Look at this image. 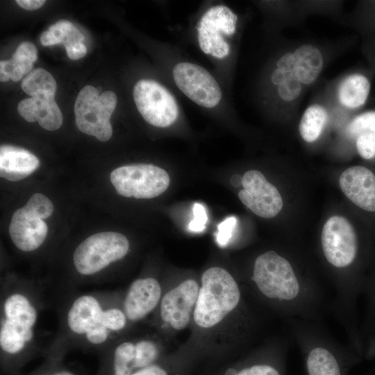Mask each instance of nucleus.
Wrapping results in <instances>:
<instances>
[{
    "label": "nucleus",
    "instance_id": "nucleus-19",
    "mask_svg": "<svg viewBox=\"0 0 375 375\" xmlns=\"http://www.w3.org/2000/svg\"><path fill=\"white\" fill-rule=\"evenodd\" d=\"M340 187L346 197L358 207L375 211V175L362 166H353L344 170L339 179Z\"/></svg>",
    "mask_w": 375,
    "mask_h": 375
},
{
    "label": "nucleus",
    "instance_id": "nucleus-16",
    "mask_svg": "<svg viewBox=\"0 0 375 375\" xmlns=\"http://www.w3.org/2000/svg\"><path fill=\"white\" fill-rule=\"evenodd\" d=\"M163 287L156 277L135 279L122 292V306L133 326L144 323L156 312L162 299Z\"/></svg>",
    "mask_w": 375,
    "mask_h": 375
},
{
    "label": "nucleus",
    "instance_id": "nucleus-20",
    "mask_svg": "<svg viewBox=\"0 0 375 375\" xmlns=\"http://www.w3.org/2000/svg\"><path fill=\"white\" fill-rule=\"evenodd\" d=\"M17 110L21 117L28 122L38 121L47 131L58 129L62 123V112L54 97L38 96L19 101Z\"/></svg>",
    "mask_w": 375,
    "mask_h": 375
},
{
    "label": "nucleus",
    "instance_id": "nucleus-22",
    "mask_svg": "<svg viewBox=\"0 0 375 375\" xmlns=\"http://www.w3.org/2000/svg\"><path fill=\"white\" fill-rule=\"evenodd\" d=\"M271 82L277 86L278 94L283 101H292L299 97L302 88L294 72L292 53H286L278 59Z\"/></svg>",
    "mask_w": 375,
    "mask_h": 375
},
{
    "label": "nucleus",
    "instance_id": "nucleus-13",
    "mask_svg": "<svg viewBox=\"0 0 375 375\" xmlns=\"http://www.w3.org/2000/svg\"><path fill=\"white\" fill-rule=\"evenodd\" d=\"M172 76L177 88L199 107L211 109L222 99V90L215 78L206 68L181 61L172 67Z\"/></svg>",
    "mask_w": 375,
    "mask_h": 375
},
{
    "label": "nucleus",
    "instance_id": "nucleus-7",
    "mask_svg": "<svg viewBox=\"0 0 375 375\" xmlns=\"http://www.w3.org/2000/svg\"><path fill=\"white\" fill-rule=\"evenodd\" d=\"M130 249V242L123 234L103 231L88 236L74 249L72 262L74 277L65 290L77 289V283L92 281L108 268L124 259Z\"/></svg>",
    "mask_w": 375,
    "mask_h": 375
},
{
    "label": "nucleus",
    "instance_id": "nucleus-28",
    "mask_svg": "<svg viewBox=\"0 0 375 375\" xmlns=\"http://www.w3.org/2000/svg\"><path fill=\"white\" fill-rule=\"evenodd\" d=\"M48 30L53 33L58 44H64L65 47L83 42L84 40V35L72 22L67 20H60L50 26Z\"/></svg>",
    "mask_w": 375,
    "mask_h": 375
},
{
    "label": "nucleus",
    "instance_id": "nucleus-32",
    "mask_svg": "<svg viewBox=\"0 0 375 375\" xmlns=\"http://www.w3.org/2000/svg\"><path fill=\"white\" fill-rule=\"evenodd\" d=\"M356 148L359 155L365 159L375 156V133H365L358 136Z\"/></svg>",
    "mask_w": 375,
    "mask_h": 375
},
{
    "label": "nucleus",
    "instance_id": "nucleus-24",
    "mask_svg": "<svg viewBox=\"0 0 375 375\" xmlns=\"http://www.w3.org/2000/svg\"><path fill=\"white\" fill-rule=\"evenodd\" d=\"M369 90L370 83L365 76L353 74L347 76L340 84L338 97L345 107L356 108L365 103Z\"/></svg>",
    "mask_w": 375,
    "mask_h": 375
},
{
    "label": "nucleus",
    "instance_id": "nucleus-36",
    "mask_svg": "<svg viewBox=\"0 0 375 375\" xmlns=\"http://www.w3.org/2000/svg\"><path fill=\"white\" fill-rule=\"evenodd\" d=\"M67 54L71 60H78L87 53V47L83 42H78L65 47Z\"/></svg>",
    "mask_w": 375,
    "mask_h": 375
},
{
    "label": "nucleus",
    "instance_id": "nucleus-9",
    "mask_svg": "<svg viewBox=\"0 0 375 375\" xmlns=\"http://www.w3.org/2000/svg\"><path fill=\"white\" fill-rule=\"evenodd\" d=\"M117 102L115 93L107 90L99 95L92 85L85 86L78 93L74 104L75 122L83 133L94 136L101 142L110 139L112 128L110 118Z\"/></svg>",
    "mask_w": 375,
    "mask_h": 375
},
{
    "label": "nucleus",
    "instance_id": "nucleus-25",
    "mask_svg": "<svg viewBox=\"0 0 375 375\" xmlns=\"http://www.w3.org/2000/svg\"><path fill=\"white\" fill-rule=\"evenodd\" d=\"M195 358L188 355L166 356L131 375H190Z\"/></svg>",
    "mask_w": 375,
    "mask_h": 375
},
{
    "label": "nucleus",
    "instance_id": "nucleus-26",
    "mask_svg": "<svg viewBox=\"0 0 375 375\" xmlns=\"http://www.w3.org/2000/svg\"><path fill=\"white\" fill-rule=\"evenodd\" d=\"M327 119L328 113L324 107L317 104L308 107L299 125L301 138L307 142L315 141L321 135Z\"/></svg>",
    "mask_w": 375,
    "mask_h": 375
},
{
    "label": "nucleus",
    "instance_id": "nucleus-5",
    "mask_svg": "<svg viewBox=\"0 0 375 375\" xmlns=\"http://www.w3.org/2000/svg\"><path fill=\"white\" fill-rule=\"evenodd\" d=\"M192 323L203 331L213 330L235 313L247 312L241 288L226 269L212 267L202 274Z\"/></svg>",
    "mask_w": 375,
    "mask_h": 375
},
{
    "label": "nucleus",
    "instance_id": "nucleus-1",
    "mask_svg": "<svg viewBox=\"0 0 375 375\" xmlns=\"http://www.w3.org/2000/svg\"><path fill=\"white\" fill-rule=\"evenodd\" d=\"M58 327L44 358H64L71 349L100 353L133 326L122 306V292L49 290Z\"/></svg>",
    "mask_w": 375,
    "mask_h": 375
},
{
    "label": "nucleus",
    "instance_id": "nucleus-37",
    "mask_svg": "<svg viewBox=\"0 0 375 375\" xmlns=\"http://www.w3.org/2000/svg\"><path fill=\"white\" fill-rule=\"evenodd\" d=\"M20 7L28 10H33L40 8L44 3V0H17L15 1Z\"/></svg>",
    "mask_w": 375,
    "mask_h": 375
},
{
    "label": "nucleus",
    "instance_id": "nucleus-18",
    "mask_svg": "<svg viewBox=\"0 0 375 375\" xmlns=\"http://www.w3.org/2000/svg\"><path fill=\"white\" fill-rule=\"evenodd\" d=\"M8 232L16 248L22 252L31 253L40 249L45 242L48 227L44 221L21 208L13 213Z\"/></svg>",
    "mask_w": 375,
    "mask_h": 375
},
{
    "label": "nucleus",
    "instance_id": "nucleus-27",
    "mask_svg": "<svg viewBox=\"0 0 375 375\" xmlns=\"http://www.w3.org/2000/svg\"><path fill=\"white\" fill-rule=\"evenodd\" d=\"M21 87L31 97H54L57 85L55 78L49 72L43 68H37L25 76Z\"/></svg>",
    "mask_w": 375,
    "mask_h": 375
},
{
    "label": "nucleus",
    "instance_id": "nucleus-14",
    "mask_svg": "<svg viewBox=\"0 0 375 375\" xmlns=\"http://www.w3.org/2000/svg\"><path fill=\"white\" fill-rule=\"evenodd\" d=\"M321 247L326 262L333 267L338 270L349 267L358 253V240L353 227L344 217H331L322 231Z\"/></svg>",
    "mask_w": 375,
    "mask_h": 375
},
{
    "label": "nucleus",
    "instance_id": "nucleus-12",
    "mask_svg": "<svg viewBox=\"0 0 375 375\" xmlns=\"http://www.w3.org/2000/svg\"><path fill=\"white\" fill-rule=\"evenodd\" d=\"M133 97L138 112L149 124L158 128L173 125L180 115L174 94L160 83L140 79L134 85Z\"/></svg>",
    "mask_w": 375,
    "mask_h": 375
},
{
    "label": "nucleus",
    "instance_id": "nucleus-8",
    "mask_svg": "<svg viewBox=\"0 0 375 375\" xmlns=\"http://www.w3.org/2000/svg\"><path fill=\"white\" fill-rule=\"evenodd\" d=\"M200 285L195 279L186 278L164 289L151 325L158 331L180 332L187 328L192 323Z\"/></svg>",
    "mask_w": 375,
    "mask_h": 375
},
{
    "label": "nucleus",
    "instance_id": "nucleus-35",
    "mask_svg": "<svg viewBox=\"0 0 375 375\" xmlns=\"http://www.w3.org/2000/svg\"><path fill=\"white\" fill-rule=\"evenodd\" d=\"M17 56L23 57L33 62L37 60V49L35 46L29 42H22L14 53Z\"/></svg>",
    "mask_w": 375,
    "mask_h": 375
},
{
    "label": "nucleus",
    "instance_id": "nucleus-15",
    "mask_svg": "<svg viewBox=\"0 0 375 375\" xmlns=\"http://www.w3.org/2000/svg\"><path fill=\"white\" fill-rule=\"evenodd\" d=\"M288 349L281 340L267 344L214 375H287Z\"/></svg>",
    "mask_w": 375,
    "mask_h": 375
},
{
    "label": "nucleus",
    "instance_id": "nucleus-17",
    "mask_svg": "<svg viewBox=\"0 0 375 375\" xmlns=\"http://www.w3.org/2000/svg\"><path fill=\"white\" fill-rule=\"evenodd\" d=\"M243 188L238 192L242 203L263 218H272L283 208L282 197L276 188L258 170H249L242 176Z\"/></svg>",
    "mask_w": 375,
    "mask_h": 375
},
{
    "label": "nucleus",
    "instance_id": "nucleus-39",
    "mask_svg": "<svg viewBox=\"0 0 375 375\" xmlns=\"http://www.w3.org/2000/svg\"><path fill=\"white\" fill-rule=\"evenodd\" d=\"M242 177H241L240 175H233L231 178V183L234 187H239L240 185H242Z\"/></svg>",
    "mask_w": 375,
    "mask_h": 375
},
{
    "label": "nucleus",
    "instance_id": "nucleus-31",
    "mask_svg": "<svg viewBox=\"0 0 375 375\" xmlns=\"http://www.w3.org/2000/svg\"><path fill=\"white\" fill-rule=\"evenodd\" d=\"M63 358H44L43 364L28 375H77L65 367Z\"/></svg>",
    "mask_w": 375,
    "mask_h": 375
},
{
    "label": "nucleus",
    "instance_id": "nucleus-38",
    "mask_svg": "<svg viewBox=\"0 0 375 375\" xmlns=\"http://www.w3.org/2000/svg\"><path fill=\"white\" fill-rule=\"evenodd\" d=\"M40 42L43 46H51L58 44L57 39L49 30L45 31L41 34Z\"/></svg>",
    "mask_w": 375,
    "mask_h": 375
},
{
    "label": "nucleus",
    "instance_id": "nucleus-29",
    "mask_svg": "<svg viewBox=\"0 0 375 375\" xmlns=\"http://www.w3.org/2000/svg\"><path fill=\"white\" fill-rule=\"evenodd\" d=\"M23 208L28 214L41 219L48 218L53 212L51 200L38 192L33 194Z\"/></svg>",
    "mask_w": 375,
    "mask_h": 375
},
{
    "label": "nucleus",
    "instance_id": "nucleus-30",
    "mask_svg": "<svg viewBox=\"0 0 375 375\" xmlns=\"http://www.w3.org/2000/svg\"><path fill=\"white\" fill-rule=\"evenodd\" d=\"M351 135L375 133V112H367L357 116L347 127Z\"/></svg>",
    "mask_w": 375,
    "mask_h": 375
},
{
    "label": "nucleus",
    "instance_id": "nucleus-23",
    "mask_svg": "<svg viewBox=\"0 0 375 375\" xmlns=\"http://www.w3.org/2000/svg\"><path fill=\"white\" fill-rule=\"evenodd\" d=\"M294 72L301 83H313L320 74L323 67L322 53L314 45L303 44L292 53Z\"/></svg>",
    "mask_w": 375,
    "mask_h": 375
},
{
    "label": "nucleus",
    "instance_id": "nucleus-2",
    "mask_svg": "<svg viewBox=\"0 0 375 375\" xmlns=\"http://www.w3.org/2000/svg\"><path fill=\"white\" fill-rule=\"evenodd\" d=\"M0 299L1 366L8 375H18L34 356L43 355L39 323L51 304L47 287L16 277L3 281Z\"/></svg>",
    "mask_w": 375,
    "mask_h": 375
},
{
    "label": "nucleus",
    "instance_id": "nucleus-4",
    "mask_svg": "<svg viewBox=\"0 0 375 375\" xmlns=\"http://www.w3.org/2000/svg\"><path fill=\"white\" fill-rule=\"evenodd\" d=\"M302 354L306 375H349L357 355L338 344L317 322L287 320Z\"/></svg>",
    "mask_w": 375,
    "mask_h": 375
},
{
    "label": "nucleus",
    "instance_id": "nucleus-10",
    "mask_svg": "<svg viewBox=\"0 0 375 375\" xmlns=\"http://www.w3.org/2000/svg\"><path fill=\"white\" fill-rule=\"evenodd\" d=\"M238 19V15L224 4H216L206 10L196 27L201 51L216 59L227 58L231 52L228 38L235 33Z\"/></svg>",
    "mask_w": 375,
    "mask_h": 375
},
{
    "label": "nucleus",
    "instance_id": "nucleus-3",
    "mask_svg": "<svg viewBox=\"0 0 375 375\" xmlns=\"http://www.w3.org/2000/svg\"><path fill=\"white\" fill-rule=\"evenodd\" d=\"M250 280L257 298L287 320L318 322L328 309L323 287L301 278L290 262L274 250L255 259Z\"/></svg>",
    "mask_w": 375,
    "mask_h": 375
},
{
    "label": "nucleus",
    "instance_id": "nucleus-33",
    "mask_svg": "<svg viewBox=\"0 0 375 375\" xmlns=\"http://www.w3.org/2000/svg\"><path fill=\"white\" fill-rule=\"evenodd\" d=\"M237 222V218L235 216H230L218 225L216 240L219 245L225 246L228 244L232 237Z\"/></svg>",
    "mask_w": 375,
    "mask_h": 375
},
{
    "label": "nucleus",
    "instance_id": "nucleus-21",
    "mask_svg": "<svg viewBox=\"0 0 375 375\" xmlns=\"http://www.w3.org/2000/svg\"><path fill=\"white\" fill-rule=\"evenodd\" d=\"M39 165L38 158L28 151L11 145L1 146V177L17 181L31 174Z\"/></svg>",
    "mask_w": 375,
    "mask_h": 375
},
{
    "label": "nucleus",
    "instance_id": "nucleus-6",
    "mask_svg": "<svg viewBox=\"0 0 375 375\" xmlns=\"http://www.w3.org/2000/svg\"><path fill=\"white\" fill-rule=\"evenodd\" d=\"M135 327L99 353L97 375H131L166 356L157 333L136 331Z\"/></svg>",
    "mask_w": 375,
    "mask_h": 375
},
{
    "label": "nucleus",
    "instance_id": "nucleus-11",
    "mask_svg": "<svg viewBox=\"0 0 375 375\" xmlns=\"http://www.w3.org/2000/svg\"><path fill=\"white\" fill-rule=\"evenodd\" d=\"M110 180L119 194L136 199L156 197L165 192L170 183L167 172L151 164L117 167L110 173Z\"/></svg>",
    "mask_w": 375,
    "mask_h": 375
},
{
    "label": "nucleus",
    "instance_id": "nucleus-34",
    "mask_svg": "<svg viewBox=\"0 0 375 375\" xmlns=\"http://www.w3.org/2000/svg\"><path fill=\"white\" fill-rule=\"evenodd\" d=\"M192 212L194 218L188 224V229L191 232L199 233L206 228L208 216L204 206L200 203L193 205Z\"/></svg>",
    "mask_w": 375,
    "mask_h": 375
}]
</instances>
